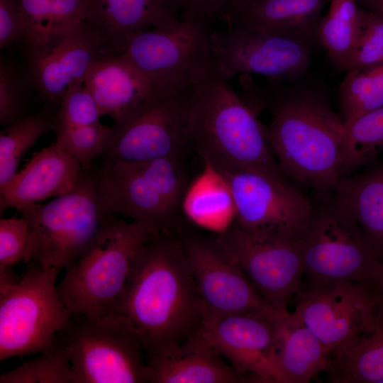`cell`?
<instances>
[{
	"instance_id": "obj_1",
	"label": "cell",
	"mask_w": 383,
	"mask_h": 383,
	"mask_svg": "<svg viewBox=\"0 0 383 383\" xmlns=\"http://www.w3.org/2000/svg\"><path fill=\"white\" fill-rule=\"evenodd\" d=\"M117 314L139 333L146 358L174 350L196 331L204 311L180 238L160 232L141 247Z\"/></svg>"
},
{
	"instance_id": "obj_2",
	"label": "cell",
	"mask_w": 383,
	"mask_h": 383,
	"mask_svg": "<svg viewBox=\"0 0 383 383\" xmlns=\"http://www.w3.org/2000/svg\"><path fill=\"white\" fill-rule=\"evenodd\" d=\"M229 81L211 58L197 74L189 109L190 147L218 174L250 171L292 182L274 157L262 123Z\"/></svg>"
},
{
	"instance_id": "obj_3",
	"label": "cell",
	"mask_w": 383,
	"mask_h": 383,
	"mask_svg": "<svg viewBox=\"0 0 383 383\" xmlns=\"http://www.w3.org/2000/svg\"><path fill=\"white\" fill-rule=\"evenodd\" d=\"M272 120L263 125L271 151L286 176L328 195L341 179V143L345 124L327 97L312 87L274 94Z\"/></svg>"
},
{
	"instance_id": "obj_4",
	"label": "cell",
	"mask_w": 383,
	"mask_h": 383,
	"mask_svg": "<svg viewBox=\"0 0 383 383\" xmlns=\"http://www.w3.org/2000/svg\"><path fill=\"white\" fill-rule=\"evenodd\" d=\"M155 233L142 223L110 214L57 285L70 313L91 321L117 314L135 257Z\"/></svg>"
},
{
	"instance_id": "obj_5",
	"label": "cell",
	"mask_w": 383,
	"mask_h": 383,
	"mask_svg": "<svg viewBox=\"0 0 383 383\" xmlns=\"http://www.w3.org/2000/svg\"><path fill=\"white\" fill-rule=\"evenodd\" d=\"M318 196L299 239L307 280L301 289L337 282L376 284L383 262L363 230L334 192Z\"/></svg>"
},
{
	"instance_id": "obj_6",
	"label": "cell",
	"mask_w": 383,
	"mask_h": 383,
	"mask_svg": "<svg viewBox=\"0 0 383 383\" xmlns=\"http://www.w3.org/2000/svg\"><path fill=\"white\" fill-rule=\"evenodd\" d=\"M182 157L139 162L105 160L94 172L106 209L155 233H173L187 192Z\"/></svg>"
},
{
	"instance_id": "obj_7",
	"label": "cell",
	"mask_w": 383,
	"mask_h": 383,
	"mask_svg": "<svg viewBox=\"0 0 383 383\" xmlns=\"http://www.w3.org/2000/svg\"><path fill=\"white\" fill-rule=\"evenodd\" d=\"M29 225L25 262L42 268L71 267L112 213L104 205L94 171L84 172L70 192L18 209Z\"/></svg>"
},
{
	"instance_id": "obj_8",
	"label": "cell",
	"mask_w": 383,
	"mask_h": 383,
	"mask_svg": "<svg viewBox=\"0 0 383 383\" xmlns=\"http://www.w3.org/2000/svg\"><path fill=\"white\" fill-rule=\"evenodd\" d=\"M56 338L70 361L72 383L148 382L141 338L123 315L91 321L72 314Z\"/></svg>"
},
{
	"instance_id": "obj_9",
	"label": "cell",
	"mask_w": 383,
	"mask_h": 383,
	"mask_svg": "<svg viewBox=\"0 0 383 383\" xmlns=\"http://www.w3.org/2000/svg\"><path fill=\"white\" fill-rule=\"evenodd\" d=\"M60 269L38 265L0 292V361L52 346L72 313L55 284Z\"/></svg>"
},
{
	"instance_id": "obj_10",
	"label": "cell",
	"mask_w": 383,
	"mask_h": 383,
	"mask_svg": "<svg viewBox=\"0 0 383 383\" xmlns=\"http://www.w3.org/2000/svg\"><path fill=\"white\" fill-rule=\"evenodd\" d=\"M214 242L267 304L279 313L289 312V300L301 289L304 273L299 240L251 233L233 221Z\"/></svg>"
},
{
	"instance_id": "obj_11",
	"label": "cell",
	"mask_w": 383,
	"mask_h": 383,
	"mask_svg": "<svg viewBox=\"0 0 383 383\" xmlns=\"http://www.w3.org/2000/svg\"><path fill=\"white\" fill-rule=\"evenodd\" d=\"M211 30L205 24L180 18L135 33L121 54L157 87L189 89L211 60Z\"/></svg>"
},
{
	"instance_id": "obj_12",
	"label": "cell",
	"mask_w": 383,
	"mask_h": 383,
	"mask_svg": "<svg viewBox=\"0 0 383 383\" xmlns=\"http://www.w3.org/2000/svg\"><path fill=\"white\" fill-rule=\"evenodd\" d=\"M191 89L160 87L157 96L136 114L111 126L102 154L105 160L139 162L183 156L190 146L187 126Z\"/></svg>"
},
{
	"instance_id": "obj_13",
	"label": "cell",
	"mask_w": 383,
	"mask_h": 383,
	"mask_svg": "<svg viewBox=\"0 0 383 383\" xmlns=\"http://www.w3.org/2000/svg\"><path fill=\"white\" fill-rule=\"evenodd\" d=\"M211 40V60L229 80L238 74H257L296 83L311 63L312 44L293 35L226 26L212 30Z\"/></svg>"
},
{
	"instance_id": "obj_14",
	"label": "cell",
	"mask_w": 383,
	"mask_h": 383,
	"mask_svg": "<svg viewBox=\"0 0 383 383\" xmlns=\"http://www.w3.org/2000/svg\"><path fill=\"white\" fill-rule=\"evenodd\" d=\"M379 292L374 283L356 282L301 289L294 312L334 360L371 326Z\"/></svg>"
},
{
	"instance_id": "obj_15",
	"label": "cell",
	"mask_w": 383,
	"mask_h": 383,
	"mask_svg": "<svg viewBox=\"0 0 383 383\" xmlns=\"http://www.w3.org/2000/svg\"><path fill=\"white\" fill-rule=\"evenodd\" d=\"M218 174L231 191L236 224L251 233L299 240L313 204L292 182L250 171Z\"/></svg>"
},
{
	"instance_id": "obj_16",
	"label": "cell",
	"mask_w": 383,
	"mask_h": 383,
	"mask_svg": "<svg viewBox=\"0 0 383 383\" xmlns=\"http://www.w3.org/2000/svg\"><path fill=\"white\" fill-rule=\"evenodd\" d=\"M281 314L255 311L204 316L195 333L250 382L280 383L278 318Z\"/></svg>"
},
{
	"instance_id": "obj_17",
	"label": "cell",
	"mask_w": 383,
	"mask_h": 383,
	"mask_svg": "<svg viewBox=\"0 0 383 383\" xmlns=\"http://www.w3.org/2000/svg\"><path fill=\"white\" fill-rule=\"evenodd\" d=\"M25 50L31 82L48 103L57 107L71 89L84 84L91 62L109 54L85 21Z\"/></svg>"
},
{
	"instance_id": "obj_18",
	"label": "cell",
	"mask_w": 383,
	"mask_h": 383,
	"mask_svg": "<svg viewBox=\"0 0 383 383\" xmlns=\"http://www.w3.org/2000/svg\"><path fill=\"white\" fill-rule=\"evenodd\" d=\"M180 238L204 316L278 312L265 302L243 270L221 251L214 240L191 235Z\"/></svg>"
},
{
	"instance_id": "obj_19",
	"label": "cell",
	"mask_w": 383,
	"mask_h": 383,
	"mask_svg": "<svg viewBox=\"0 0 383 383\" xmlns=\"http://www.w3.org/2000/svg\"><path fill=\"white\" fill-rule=\"evenodd\" d=\"M84 87L95 99L102 116L118 124L129 119L158 94L155 85L122 54H105L91 64Z\"/></svg>"
},
{
	"instance_id": "obj_20",
	"label": "cell",
	"mask_w": 383,
	"mask_h": 383,
	"mask_svg": "<svg viewBox=\"0 0 383 383\" xmlns=\"http://www.w3.org/2000/svg\"><path fill=\"white\" fill-rule=\"evenodd\" d=\"M84 174L57 140L34 153L25 167L1 189V208L21 209L71 192Z\"/></svg>"
},
{
	"instance_id": "obj_21",
	"label": "cell",
	"mask_w": 383,
	"mask_h": 383,
	"mask_svg": "<svg viewBox=\"0 0 383 383\" xmlns=\"http://www.w3.org/2000/svg\"><path fill=\"white\" fill-rule=\"evenodd\" d=\"M179 0H90L85 22L110 54H121L135 33L180 19Z\"/></svg>"
},
{
	"instance_id": "obj_22",
	"label": "cell",
	"mask_w": 383,
	"mask_h": 383,
	"mask_svg": "<svg viewBox=\"0 0 383 383\" xmlns=\"http://www.w3.org/2000/svg\"><path fill=\"white\" fill-rule=\"evenodd\" d=\"M330 0H246L223 19L227 26L284 34L317 43L322 11Z\"/></svg>"
},
{
	"instance_id": "obj_23",
	"label": "cell",
	"mask_w": 383,
	"mask_h": 383,
	"mask_svg": "<svg viewBox=\"0 0 383 383\" xmlns=\"http://www.w3.org/2000/svg\"><path fill=\"white\" fill-rule=\"evenodd\" d=\"M151 383H238V373L196 333L170 352L146 358Z\"/></svg>"
},
{
	"instance_id": "obj_24",
	"label": "cell",
	"mask_w": 383,
	"mask_h": 383,
	"mask_svg": "<svg viewBox=\"0 0 383 383\" xmlns=\"http://www.w3.org/2000/svg\"><path fill=\"white\" fill-rule=\"evenodd\" d=\"M278 331L280 383H306L328 371L333 359L294 312L280 315Z\"/></svg>"
},
{
	"instance_id": "obj_25",
	"label": "cell",
	"mask_w": 383,
	"mask_h": 383,
	"mask_svg": "<svg viewBox=\"0 0 383 383\" xmlns=\"http://www.w3.org/2000/svg\"><path fill=\"white\" fill-rule=\"evenodd\" d=\"M342 178L334 194L350 211L383 262V159Z\"/></svg>"
},
{
	"instance_id": "obj_26",
	"label": "cell",
	"mask_w": 383,
	"mask_h": 383,
	"mask_svg": "<svg viewBox=\"0 0 383 383\" xmlns=\"http://www.w3.org/2000/svg\"><path fill=\"white\" fill-rule=\"evenodd\" d=\"M326 374L332 383H383V292L376 296L370 328L333 360Z\"/></svg>"
},
{
	"instance_id": "obj_27",
	"label": "cell",
	"mask_w": 383,
	"mask_h": 383,
	"mask_svg": "<svg viewBox=\"0 0 383 383\" xmlns=\"http://www.w3.org/2000/svg\"><path fill=\"white\" fill-rule=\"evenodd\" d=\"M26 23L24 47L80 26L87 18L90 0H16Z\"/></svg>"
},
{
	"instance_id": "obj_28",
	"label": "cell",
	"mask_w": 383,
	"mask_h": 383,
	"mask_svg": "<svg viewBox=\"0 0 383 383\" xmlns=\"http://www.w3.org/2000/svg\"><path fill=\"white\" fill-rule=\"evenodd\" d=\"M329 2L328 13L320 20L316 40L326 49L333 65L346 72L358 33L361 8L357 0Z\"/></svg>"
},
{
	"instance_id": "obj_29",
	"label": "cell",
	"mask_w": 383,
	"mask_h": 383,
	"mask_svg": "<svg viewBox=\"0 0 383 383\" xmlns=\"http://www.w3.org/2000/svg\"><path fill=\"white\" fill-rule=\"evenodd\" d=\"M57 117L42 110L6 126L0 133V190L17 173L30 148L46 133L56 131Z\"/></svg>"
},
{
	"instance_id": "obj_30",
	"label": "cell",
	"mask_w": 383,
	"mask_h": 383,
	"mask_svg": "<svg viewBox=\"0 0 383 383\" xmlns=\"http://www.w3.org/2000/svg\"><path fill=\"white\" fill-rule=\"evenodd\" d=\"M340 150L341 179L383 153V106L345 126Z\"/></svg>"
},
{
	"instance_id": "obj_31",
	"label": "cell",
	"mask_w": 383,
	"mask_h": 383,
	"mask_svg": "<svg viewBox=\"0 0 383 383\" xmlns=\"http://www.w3.org/2000/svg\"><path fill=\"white\" fill-rule=\"evenodd\" d=\"M346 72L338 92L345 126L383 106V63Z\"/></svg>"
},
{
	"instance_id": "obj_32",
	"label": "cell",
	"mask_w": 383,
	"mask_h": 383,
	"mask_svg": "<svg viewBox=\"0 0 383 383\" xmlns=\"http://www.w3.org/2000/svg\"><path fill=\"white\" fill-rule=\"evenodd\" d=\"M187 190L183 207L193 220L201 223L217 222L235 214L233 197L226 182L211 167Z\"/></svg>"
},
{
	"instance_id": "obj_33",
	"label": "cell",
	"mask_w": 383,
	"mask_h": 383,
	"mask_svg": "<svg viewBox=\"0 0 383 383\" xmlns=\"http://www.w3.org/2000/svg\"><path fill=\"white\" fill-rule=\"evenodd\" d=\"M0 383H72L70 363L55 338L38 357L1 374Z\"/></svg>"
},
{
	"instance_id": "obj_34",
	"label": "cell",
	"mask_w": 383,
	"mask_h": 383,
	"mask_svg": "<svg viewBox=\"0 0 383 383\" xmlns=\"http://www.w3.org/2000/svg\"><path fill=\"white\" fill-rule=\"evenodd\" d=\"M56 140L77 161L84 172L91 170L94 159L104 152L111 126L101 122L87 126L57 127Z\"/></svg>"
},
{
	"instance_id": "obj_35",
	"label": "cell",
	"mask_w": 383,
	"mask_h": 383,
	"mask_svg": "<svg viewBox=\"0 0 383 383\" xmlns=\"http://www.w3.org/2000/svg\"><path fill=\"white\" fill-rule=\"evenodd\" d=\"M382 63L383 16L361 8L358 33L346 72Z\"/></svg>"
},
{
	"instance_id": "obj_36",
	"label": "cell",
	"mask_w": 383,
	"mask_h": 383,
	"mask_svg": "<svg viewBox=\"0 0 383 383\" xmlns=\"http://www.w3.org/2000/svg\"><path fill=\"white\" fill-rule=\"evenodd\" d=\"M101 116L95 99L84 84L75 87L65 94L58 106L57 128L95 124L100 122Z\"/></svg>"
},
{
	"instance_id": "obj_37",
	"label": "cell",
	"mask_w": 383,
	"mask_h": 383,
	"mask_svg": "<svg viewBox=\"0 0 383 383\" xmlns=\"http://www.w3.org/2000/svg\"><path fill=\"white\" fill-rule=\"evenodd\" d=\"M25 77L13 65L0 62V123L7 126L24 118Z\"/></svg>"
},
{
	"instance_id": "obj_38",
	"label": "cell",
	"mask_w": 383,
	"mask_h": 383,
	"mask_svg": "<svg viewBox=\"0 0 383 383\" xmlns=\"http://www.w3.org/2000/svg\"><path fill=\"white\" fill-rule=\"evenodd\" d=\"M28 237L29 225L24 218L0 220V268L24 261Z\"/></svg>"
},
{
	"instance_id": "obj_39",
	"label": "cell",
	"mask_w": 383,
	"mask_h": 383,
	"mask_svg": "<svg viewBox=\"0 0 383 383\" xmlns=\"http://www.w3.org/2000/svg\"><path fill=\"white\" fill-rule=\"evenodd\" d=\"M246 0H179L180 18L210 26Z\"/></svg>"
},
{
	"instance_id": "obj_40",
	"label": "cell",
	"mask_w": 383,
	"mask_h": 383,
	"mask_svg": "<svg viewBox=\"0 0 383 383\" xmlns=\"http://www.w3.org/2000/svg\"><path fill=\"white\" fill-rule=\"evenodd\" d=\"M26 23L16 0H0V48L23 42Z\"/></svg>"
},
{
	"instance_id": "obj_41",
	"label": "cell",
	"mask_w": 383,
	"mask_h": 383,
	"mask_svg": "<svg viewBox=\"0 0 383 383\" xmlns=\"http://www.w3.org/2000/svg\"><path fill=\"white\" fill-rule=\"evenodd\" d=\"M357 2L361 8L383 16V0H357Z\"/></svg>"
},
{
	"instance_id": "obj_42",
	"label": "cell",
	"mask_w": 383,
	"mask_h": 383,
	"mask_svg": "<svg viewBox=\"0 0 383 383\" xmlns=\"http://www.w3.org/2000/svg\"><path fill=\"white\" fill-rule=\"evenodd\" d=\"M376 285L380 292H383V267L377 279Z\"/></svg>"
}]
</instances>
